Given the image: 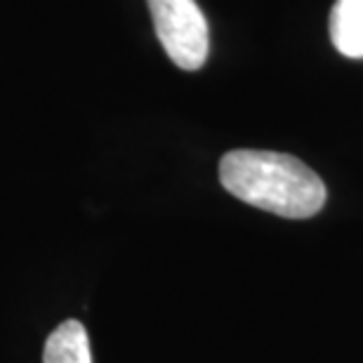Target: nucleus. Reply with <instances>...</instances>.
Returning <instances> with one entry per match:
<instances>
[{"mask_svg": "<svg viewBox=\"0 0 363 363\" xmlns=\"http://www.w3.org/2000/svg\"><path fill=\"white\" fill-rule=\"evenodd\" d=\"M43 363H92L90 337L85 325L76 318L57 325L45 340Z\"/></svg>", "mask_w": 363, "mask_h": 363, "instance_id": "20e7f679", "label": "nucleus"}, {"mask_svg": "<svg viewBox=\"0 0 363 363\" xmlns=\"http://www.w3.org/2000/svg\"><path fill=\"white\" fill-rule=\"evenodd\" d=\"M220 182L238 201L288 220L314 217L328 199L323 179L309 165L279 151H229L220 161Z\"/></svg>", "mask_w": 363, "mask_h": 363, "instance_id": "f257e3e1", "label": "nucleus"}, {"mask_svg": "<svg viewBox=\"0 0 363 363\" xmlns=\"http://www.w3.org/2000/svg\"><path fill=\"white\" fill-rule=\"evenodd\" d=\"M330 40L340 55L363 60V0H337L330 12Z\"/></svg>", "mask_w": 363, "mask_h": 363, "instance_id": "7ed1b4c3", "label": "nucleus"}, {"mask_svg": "<svg viewBox=\"0 0 363 363\" xmlns=\"http://www.w3.org/2000/svg\"><path fill=\"white\" fill-rule=\"evenodd\" d=\"M158 40L170 57L184 71H199L208 60L210 31L206 14L196 0H147Z\"/></svg>", "mask_w": 363, "mask_h": 363, "instance_id": "f03ea898", "label": "nucleus"}]
</instances>
